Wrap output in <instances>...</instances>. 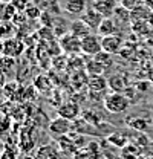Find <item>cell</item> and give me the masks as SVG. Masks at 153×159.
<instances>
[{
    "label": "cell",
    "instance_id": "836d02e7",
    "mask_svg": "<svg viewBox=\"0 0 153 159\" xmlns=\"http://www.w3.org/2000/svg\"><path fill=\"white\" fill-rule=\"evenodd\" d=\"M149 84H150V81H142V83H138L136 89H138V90L141 89V90H144V92H146V90L149 89Z\"/></svg>",
    "mask_w": 153,
    "mask_h": 159
},
{
    "label": "cell",
    "instance_id": "3957f363",
    "mask_svg": "<svg viewBox=\"0 0 153 159\" xmlns=\"http://www.w3.org/2000/svg\"><path fill=\"white\" fill-rule=\"evenodd\" d=\"M25 49H26V44L19 37H9V39H5L2 41V52L6 57L19 58L20 55L25 52Z\"/></svg>",
    "mask_w": 153,
    "mask_h": 159
},
{
    "label": "cell",
    "instance_id": "d6a6232c",
    "mask_svg": "<svg viewBox=\"0 0 153 159\" xmlns=\"http://www.w3.org/2000/svg\"><path fill=\"white\" fill-rule=\"evenodd\" d=\"M16 158H17V152L12 150L11 147H5V150H3V153L0 156V159H16Z\"/></svg>",
    "mask_w": 153,
    "mask_h": 159
},
{
    "label": "cell",
    "instance_id": "4316f807",
    "mask_svg": "<svg viewBox=\"0 0 153 159\" xmlns=\"http://www.w3.org/2000/svg\"><path fill=\"white\" fill-rule=\"evenodd\" d=\"M94 58H95L100 64H103L104 69H109V67L114 66V54H109V52H106V51L98 52Z\"/></svg>",
    "mask_w": 153,
    "mask_h": 159
},
{
    "label": "cell",
    "instance_id": "8992f818",
    "mask_svg": "<svg viewBox=\"0 0 153 159\" xmlns=\"http://www.w3.org/2000/svg\"><path fill=\"white\" fill-rule=\"evenodd\" d=\"M57 113L58 116H63L69 121H76L78 116L81 115V109L80 104L75 101H64L57 107Z\"/></svg>",
    "mask_w": 153,
    "mask_h": 159
},
{
    "label": "cell",
    "instance_id": "d6986e66",
    "mask_svg": "<svg viewBox=\"0 0 153 159\" xmlns=\"http://www.w3.org/2000/svg\"><path fill=\"white\" fill-rule=\"evenodd\" d=\"M107 142L110 144V145H114L116 148H124L129 142H130V139L127 135H124V133H121V132H114V133H110L109 136H107Z\"/></svg>",
    "mask_w": 153,
    "mask_h": 159
},
{
    "label": "cell",
    "instance_id": "9a60e30c",
    "mask_svg": "<svg viewBox=\"0 0 153 159\" xmlns=\"http://www.w3.org/2000/svg\"><path fill=\"white\" fill-rule=\"evenodd\" d=\"M87 87H89L90 92H100V93H103V90L106 87H109V83H107V80L104 78L103 75H89Z\"/></svg>",
    "mask_w": 153,
    "mask_h": 159
},
{
    "label": "cell",
    "instance_id": "2e32d148",
    "mask_svg": "<svg viewBox=\"0 0 153 159\" xmlns=\"http://www.w3.org/2000/svg\"><path fill=\"white\" fill-rule=\"evenodd\" d=\"M34 3L38 8H41V11L51 12L54 16H60V12H61V6H60L58 0H34Z\"/></svg>",
    "mask_w": 153,
    "mask_h": 159
},
{
    "label": "cell",
    "instance_id": "1f68e13d",
    "mask_svg": "<svg viewBox=\"0 0 153 159\" xmlns=\"http://www.w3.org/2000/svg\"><path fill=\"white\" fill-rule=\"evenodd\" d=\"M11 3L17 8V11H19V12H25V9L31 5V3H29V0H12Z\"/></svg>",
    "mask_w": 153,
    "mask_h": 159
},
{
    "label": "cell",
    "instance_id": "603a6c76",
    "mask_svg": "<svg viewBox=\"0 0 153 159\" xmlns=\"http://www.w3.org/2000/svg\"><path fill=\"white\" fill-rule=\"evenodd\" d=\"M139 156H141V150L135 144H127L124 148H121V155H119L121 159H138Z\"/></svg>",
    "mask_w": 153,
    "mask_h": 159
},
{
    "label": "cell",
    "instance_id": "52a82bcc",
    "mask_svg": "<svg viewBox=\"0 0 153 159\" xmlns=\"http://www.w3.org/2000/svg\"><path fill=\"white\" fill-rule=\"evenodd\" d=\"M101 46H103V51H106L109 54H114V55H119V52L124 46V40L119 34L101 37Z\"/></svg>",
    "mask_w": 153,
    "mask_h": 159
},
{
    "label": "cell",
    "instance_id": "30bf717a",
    "mask_svg": "<svg viewBox=\"0 0 153 159\" xmlns=\"http://www.w3.org/2000/svg\"><path fill=\"white\" fill-rule=\"evenodd\" d=\"M80 19L83 20V21H84V23H86V25H87V26L95 32V31H98V28H100L101 21L104 20V17L96 11L95 8H92V6H90V8H87V9L84 11V14H83Z\"/></svg>",
    "mask_w": 153,
    "mask_h": 159
},
{
    "label": "cell",
    "instance_id": "ac0fdd59",
    "mask_svg": "<svg viewBox=\"0 0 153 159\" xmlns=\"http://www.w3.org/2000/svg\"><path fill=\"white\" fill-rule=\"evenodd\" d=\"M126 125L135 132H146L149 129V121L141 116H129L126 119Z\"/></svg>",
    "mask_w": 153,
    "mask_h": 159
},
{
    "label": "cell",
    "instance_id": "4fadbf2b",
    "mask_svg": "<svg viewBox=\"0 0 153 159\" xmlns=\"http://www.w3.org/2000/svg\"><path fill=\"white\" fill-rule=\"evenodd\" d=\"M69 32L72 34V35H75L78 39H83V37H86V35H89V34H92L94 31L83 21V20L78 19L74 20V21H71V29H69Z\"/></svg>",
    "mask_w": 153,
    "mask_h": 159
},
{
    "label": "cell",
    "instance_id": "ffe728a7",
    "mask_svg": "<svg viewBox=\"0 0 153 159\" xmlns=\"http://www.w3.org/2000/svg\"><path fill=\"white\" fill-rule=\"evenodd\" d=\"M69 29H71V23H69V21H66L63 17L57 16V17H55V21H54V26H52V31L55 32V35L60 39L61 35L67 34V32H69Z\"/></svg>",
    "mask_w": 153,
    "mask_h": 159
},
{
    "label": "cell",
    "instance_id": "4dcf8cb0",
    "mask_svg": "<svg viewBox=\"0 0 153 159\" xmlns=\"http://www.w3.org/2000/svg\"><path fill=\"white\" fill-rule=\"evenodd\" d=\"M141 3H142V0H119V5L124 6L126 9H129V11L135 9V8L139 6Z\"/></svg>",
    "mask_w": 153,
    "mask_h": 159
},
{
    "label": "cell",
    "instance_id": "e0dca14e",
    "mask_svg": "<svg viewBox=\"0 0 153 159\" xmlns=\"http://www.w3.org/2000/svg\"><path fill=\"white\" fill-rule=\"evenodd\" d=\"M150 14H152V11H150L144 3H141L139 6H136L135 9L130 11V19H132V23H135V21H147L149 17H150Z\"/></svg>",
    "mask_w": 153,
    "mask_h": 159
},
{
    "label": "cell",
    "instance_id": "277c9868",
    "mask_svg": "<svg viewBox=\"0 0 153 159\" xmlns=\"http://www.w3.org/2000/svg\"><path fill=\"white\" fill-rule=\"evenodd\" d=\"M103 51V46H101V37L92 32L86 37L81 39V54H84L86 57H95L98 52Z\"/></svg>",
    "mask_w": 153,
    "mask_h": 159
},
{
    "label": "cell",
    "instance_id": "9c48e42d",
    "mask_svg": "<svg viewBox=\"0 0 153 159\" xmlns=\"http://www.w3.org/2000/svg\"><path fill=\"white\" fill-rule=\"evenodd\" d=\"M116 6H118L116 0H94L92 2V8H95L104 19L114 17Z\"/></svg>",
    "mask_w": 153,
    "mask_h": 159
},
{
    "label": "cell",
    "instance_id": "d590c367",
    "mask_svg": "<svg viewBox=\"0 0 153 159\" xmlns=\"http://www.w3.org/2000/svg\"><path fill=\"white\" fill-rule=\"evenodd\" d=\"M147 21H149V25L152 26V29H153V11H152V14H150V17H149V20H147Z\"/></svg>",
    "mask_w": 153,
    "mask_h": 159
},
{
    "label": "cell",
    "instance_id": "e575fe53",
    "mask_svg": "<svg viewBox=\"0 0 153 159\" xmlns=\"http://www.w3.org/2000/svg\"><path fill=\"white\" fill-rule=\"evenodd\" d=\"M144 5H146L150 11H153V0H146V2H144Z\"/></svg>",
    "mask_w": 153,
    "mask_h": 159
},
{
    "label": "cell",
    "instance_id": "6da1fadb",
    "mask_svg": "<svg viewBox=\"0 0 153 159\" xmlns=\"http://www.w3.org/2000/svg\"><path fill=\"white\" fill-rule=\"evenodd\" d=\"M104 109L109 112V113H124L129 107H130V99L127 98L124 93H119V92H112L109 95L104 97Z\"/></svg>",
    "mask_w": 153,
    "mask_h": 159
},
{
    "label": "cell",
    "instance_id": "ab89813d",
    "mask_svg": "<svg viewBox=\"0 0 153 159\" xmlns=\"http://www.w3.org/2000/svg\"><path fill=\"white\" fill-rule=\"evenodd\" d=\"M144 2H146V0H142V3H144Z\"/></svg>",
    "mask_w": 153,
    "mask_h": 159
},
{
    "label": "cell",
    "instance_id": "ba28073f",
    "mask_svg": "<svg viewBox=\"0 0 153 159\" xmlns=\"http://www.w3.org/2000/svg\"><path fill=\"white\" fill-rule=\"evenodd\" d=\"M75 159H103V153L101 148L98 147L96 142H89L86 147L78 148L74 153Z\"/></svg>",
    "mask_w": 153,
    "mask_h": 159
},
{
    "label": "cell",
    "instance_id": "5bb4252c",
    "mask_svg": "<svg viewBox=\"0 0 153 159\" xmlns=\"http://www.w3.org/2000/svg\"><path fill=\"white\" fill-rule=\"evenodd\" d=\"M118 23L115 21L112 17L110 19H104L101 21L100 28H98V35L100 37H107V35H114V34H118Z\"/></svg>",
    "mask_w": 153,
    "mask_h": 159
},
{
    "label": "cell",
    "instance_id": "83f0119b",
    "mask_svg": "<svg viewBox=\"0 0 153 159\" xmlns=\"http://www.w3.org/2000/svg\"><path fill=\"white\" fill-rule=\"evenodd\" d=\"M41 8H38L35 3H31L26 9H25V17L28 20H40V17H41Z\"/></svg>",
    "mask_w": 153,
    "mask_h": 159
},
{
    "label": "cell",
    "instance_id": "cb8c5ba5",
    "mask_svg": "<svg viewBox=\"0 0 153 159\" xmlns=\"http://www.w3.org/2000/svg\"><path fill=\"white\" fill-rule=\"evenodd\" d=\"M84 70H86L87 75H103V72H104L106 69H104L103 64H100V63L92 57L89 61H86V67H84Z\"/></svg>",
    "mask_w": 153,
    "mask_h": 159
},
{
    "label": "cell",
    "instance_id": "5b68a950",
    "mask_svg": "<svg viewBox=\"0 0 153 159\" xmlns=\"http://www.w3.org/2000/svg\"><path fill=\"white\" fill-rule=\"evenodd\" d=\"M58 41H60L63 54H66V55H78L81 52V39L72 35L71 32L61 35Z\"/></svg>",
    "mask_w": 153,
    "mask_h": 159
},
{
    "label": "cell",
    "instance_id": "7c38bea8",
    "mask_svg": "<svg viewBox=\"0 0 153 159\" xmlns=\"http://www.w3.org/2000/svg\"><path fill=\"white\" fill-rule=\"evenodd\" d=\"M107 83H109V87L114 90V92H119V93H124L130 86L127 83V77L123 75V74H115L112 77L107 78Z\"/></svg>",
    "mask_w": 153,
    "mask_h": 159
},
{
    "label": "cell",
    "instance_id": "74e56055",
    "mask_svg": "<svg viewBox=\"0 0 153 159\" xmlns=\"http://www.w3.org/2000/svg\"><path fill=\"white\" fill-rule=\"evenodd\" d=\"M12 0H0V3H11Z\"/></svg>",
    "mask_w": 153,
    "mask_h": 159
},
{
    "label": "cell",
    "instance_id": "d4e9b609",
    "mask_svg": "<svg viewBox=\"0 0 153 159\" xmlns=\"http://www.w3.org/2000/svg\"><path fill=\"white\" fill-rule=\"evenodd\" d=\"M130 29L136 35H147L152 31V26L149 25V21H135L130 23Z\"/></svg>",
    "mask_w": 153,
    "mask_h": 159
},
{
    "label": "cell",
    "instance_id": "484cf974",
    "mask_svg": "<svg viewBox=\"0 0 153 159\" xmlns=\"http://www.w3.org/2000/svg\"><path fill=\"white\" fill-rule=\"evenodd\" d=\"M58 152L55 148V145H44L38 150L37 159H57Z\"/></svg>",
    "mask_w": 153,
    "mask_h": 159
},
{
    "label": "cell",
    "instance_id": "f35d334b",
    "mask_svg": "<svg viewBox=\"0 0 153 159\" xmlns=\"http://www.w3.org/2000/svg\"><path fill=\"white\" fill-rule=\"evenodd\" d=\"M152 125H153V119H152Z\"/></svg>",
    "mask_w": 153,
    "mask_h": 159
},
{
    "label": "cell",
    "instance_id": "44dd1931",
    "mask_svg": "<svg viewBox=\"0 0 153 159\" xmlns=\"http://www.w3.org/2000/svg\"><path fill=\"white\" fill-rule=\"evenodd\" d=\"M114 16H115V21H116L118 25H129V23H132V19H130V11H129V9H126L124 6H121V5H118V6H116Z\"/></svg>",
    "mask_w": 153,
    "mask_h": 159
},
{
    "label": "cell",
    "instance_id": "f546056e",
    "mask_svg": "<svg viewBox=\"0 0 153 159\" xmlns=\"http://www.w3.org/2000/svg\"><path fill=\"white\" fill-rule=\"evenodd\" d=\"M0 37H6V39H9V37H12V23L11 21H2V25H0Z\"/></svg>",
    "mask_w": 153,
    "mask_h": 159
},
{
    "label": "cell",
    "instance_id": "f1b7e54d",
    "mask_svg": "<svg viewBox=\"0 0 153 159\" xmlns=\"http://www.w3.org/2000/svg\"><path fill=\"white\" fill-rule=\"evenodd\" d=\"M16 58H11V57H6V55H3L2 58H0V74H6V72H9L11 69H14V66H16Z\"/></svg>",
    "mask_w": 153,
    "mask_h": 159
},
{
    "label": "cell",
    "instance_id": "7a4b0ae2",
    "mask_svg": "<svg viewBox=\"0 0 153 159\" xmlns=\"http://www.w3.org/2000/svg\"><path fill=\"white\" fill-rule=\"evenodd\" d=\"M48 129H49V133L52 136L61 138V136H66L71 132H74V122L69 121V119L63 118V116H57L55 119H51L49 121Z\"/></svg>",
    "mask_w": 153,
    "mask_h": 159
},
{
    "label": "cell",
    "instance_id": "7402d4cb",
    "mask_svg": "<svg viewBox=\"0 0 153 159\" xmlns=\"http://www.w3.org/2000/svg\"><path fill=\"white\" fill-rule=\"evenodd\" d=\"M34 87L37 92H41V93H46L52 89V81L48 78L46 75H38L37 78L34 80Z\"/></svg>",
    "mask_w": 153,
    "mask_h": 159
},
{
    "label": "cell",
    "instance_id": "8fae6325",
    "mask_svg": "<svg viewBox=\"0 0 153 159\" xmlns=\"http://www.w3.org/2000/svg\"><path fill=\"white\" fill-rule=\"evenodd\" d=\"M86 9H87L86 0H66L63 5L64 12H67L71 16H78V17H81Z\"/></svg>",
    "mask_w": 153,
    "mask_h": 159
},
{
    "label": "cell",
    "instance_id": "8d00e7d4",
    "mask_svg": "<svg viewBox=\"0 0 153 159\" xmlns=\"http://www.w3.org/2000/svg\"><path fill=\"white\" fill-rule=\"evenodd\" d=\"M138 159H153V158H150V156H142V155H141Z\"/></svg>",
    "mask_w": 153,
    "mask_h": 159
}]
</instances>
